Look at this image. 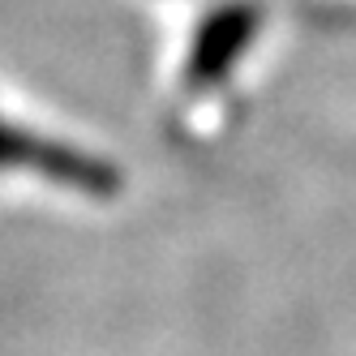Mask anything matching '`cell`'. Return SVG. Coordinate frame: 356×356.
I'll use <instances>...</instances> for the list:
<instances>
[{"mask_svg": "<svg viewBox=\"0 0 356 356\" xmlns=\"http://www.w3.org/2000/svg\"><path fill=\"white\" fill-rule=\"evenodd\" d=\"M258 26H262V9L249 5V0H232V5L215 9L193 35L189 60H185V82L193 90H207V86L223 82L241 65V56L253 47Z\"/></svg>", "mask_w": 356, "mask_h": 356, "instance_id": "cell-2", "label": "cell"}, {"mask_svg": "<svg viewBox=\"0 0 356 356\" xmlns=\"http://www.w3.org/2000/svg\"><path fill=\"white\" fill-rule=\"evenodd\" d=\"M9 168H31V172L43 176V181L90 193V197H108V193L120 189V176H116L112 163L0 120V172H9Z\"/></svg>", "mask_w": 356, "mask_h": 356, "instance_id": "cell-1", "label": "cell"}]
</instances>
